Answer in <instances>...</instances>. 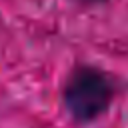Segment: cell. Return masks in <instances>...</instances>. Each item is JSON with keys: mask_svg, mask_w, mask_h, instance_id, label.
<instances>
[{"mask_svg": "<svg viewBox=\"0 0 128 128\" xmlns=\"http://www.w3.org/2000/svg\"><path fill=\"white\" fill-rule=\"evenodd\" d=\"M118 96L116 78L92 64H78L62 84V104L66 114L78 124L102 118Z\"/></svg>", "mask_w": 128, "mask_h": 128, "instance_id": "6da1fadb", "label": "cell"}, {"mask_svg": "<svg viewBox=\"0 0 128 128\" xmlns=\"http://www.w3.org/2000/svg\"><path fill=\"white\" fill-rule=\"evenodd\" d=\"M72 2L78 6H98V4H104L106 0H72Z\"/></svg>", "mask_w": 128, "mask_h": 128, "instance_id": "7a4b0ae2", "label": "cell"}]
</instances>
